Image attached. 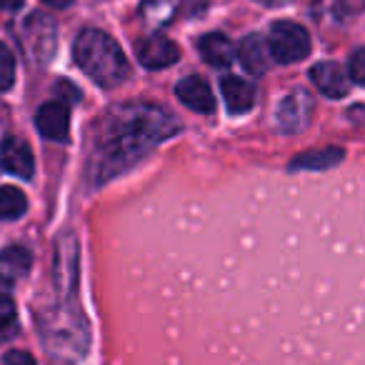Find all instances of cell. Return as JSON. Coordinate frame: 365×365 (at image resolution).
Listing matches in <instances>:
<instances>
[{
  "instance_id": "13",
  "label": "cell",
  "mask_w": 365,
  "mask_h": 365,
  "mask_svg": "<svg viewBox=\"0 0 365 365\" xmlns=\"http://www.w3.org/2000/svg\"><path fill=\"white\" fill-rule=\"evenodd\" d=\"M310 81L325 98H343L348 93V78L338 63H315L310 68Z\"/></svg>"
},
{
  "instance_id": "10",
  "label": "cell",
  "mask_w": 365,
  "mask_h": 365,
  "mask_svg": "<svg viewBox=\"0 0 365 365\" xmlns=\"http://www.w3.org/2000/svg\"><path fill=\"white\" fill-rule=\"evenodd\" d=\"M0 165H3V170L11 173V175L26 178L28 180V178H33L36 160H33V153L26 140H21V138H6L3 145H0Z\"/></svg>"
},
{
  "instance_id": "22",
  "label": "cell",
  "mask_w": 365,
  "mask_h": 365,
  "mask_svg": "<svg viewBox=\"0 0 365 365\" xmlns=\"http://www.w3.org/2000/svg\"><path fill=\"white\" fill-rule=\"evenodd\" d=\"M348 76H350V81H353V83H358V86H365V48H358V51L350 56Z\"/></svg>"
},
{
  "instance_id": "14",
  "label": "cell",
  "mask_w": 365,
  "mask_h": 365,
  "mask_svg": "<svg viewBox=\"0 0 365 365\" xmlns=\"http://www.w3.org/2000/svg\"><path fill=\"white\" fill-rule=\"evenodd\" d=\"M198 51L208 66L213 68H228L235 61V46L223 33H208L198 41Z\"/></svg>"
},
{
  "instance_id": "18",
  "label": "cell",
  "mask_w": 365,
  "mask_h": 365,
  "mask_svg": "<svg viewBox=\"0 0 365 365\" xmlns=\"http://www.w3.org/2000/svg\"><path fill=\"white\" fill-rule=\"evenodd\" d=\"M28 200L16 185H0V220H16L26 213Z\"/></svg>"
},
{
  "instance_id": "12",
  "label": "cell",
  "mask_w": 365,
  "mask_h": 365,
  "mask_svg": "<svg viewBox=\"0 0 365 365\" xmlns=\"http://www.w3.org/2000/svg\"><path fill=\"white\" fill-rule=\"evenodd\" d=\"M220 91H223V101L230 115H243L255 106V88L243 78L225 76L220 81Z\"/></svg>"
},
{
  "instance_id": "11",
  "label": "cell",
  "mask_w": 365,
  "mask_h": 365,
  "mask_svg": "<svg viewBox=\"0 0 365 365\" xmlns=\"http://www.w3.org/2000/svg\"><path fill=\"white\" fill-rule=\"evenodd\" d=\"M175 96L182 106H188L195 113H213L215 108L213 91H210V86L200 76H188L182 78V81H178Z\"/></svg>"
},
{
  "instance_id": "26",
  "label": "cell",
  "mask_w": 365,
  "mask_h": 365,
  "mask_svg": "<svg viewBox=\"0 0 365 365\" xmlns=\"http://www.w3.org/2000/svg\"><path fill=\"white\" fill-rule=\"evenodd\" d=\"M260 6H268V8H280V6H288L293 0H258Z\"/></svg>"
},
{
  "instance_id": "6",
  "label": "cell",
  "mask_w": 365,
  "mask_h": 365,
  "mask_svg": "<svg viewBox=\"0 0 365 365\" xmlns=\"http://www.w3.org/2000/svg\"><path fill=\"white\" fill-rule=\"evenodd\" d=\"M26 46L36 61H41V63L51 61L58 46L56 23H53L51 18L41 16V13H33L26 21Z\"/></svg>"
},
{
  "instance_id": "15",
  "label": "cell",
  "mask_w": 365,
  "mask_h": 365,
  "mask_svg": "<svg viewBox=\"0 0 365 365\" xmlns=\"http://www.w3.org/2000/svg\"><path fill=\"white\" fill-rule=\"evenodd\" d=\"M238 61L245 68V73L250 76H263L268 68V43L260 36H248L243 38L238 48Z\"/></svg>"
},
{
  "instance_id": "1",
  "label": "cell",
  "mask_w": 365,
  "mask_h": 365,
  "mask_svg": "<svg viewBox=\"0 0 365 365\" xmlns=\"http://www.w3.org/2000/svg\"><path fill=\"white\" fill-rule=\"evenodd\" d=\"M178 120L150 103L115 106L98 125L91 145L88 170L96 185L113 180L148 155L158 143L178 133Z\"/></svg>"
},
{
  "instance_id": "8",
  "label": "cell",
  "mask_w": 365,
  "mask_h": 365,
  "mask_svg": "<svg viewBox=\"0 0 365 365\" xmlns=\"http://www.w3.org/2000/svg\"><path fill=\"white\" fill-rule=\"evenodd\" d=\"M135 56L140 61V66L150 68V71H160V68H168L173 63H178L180 58V51L173 41L163 36H148L140 38L135 43Z\"/></svg>"
},
{
  "instance_id": "4",
  "label": "cell",
  "mask_w": 365,
  "mask_h": 365,
  "mask_svg": "<svg viewBox=\"0 0 365 365\" xmlns=\"http://www.w3.org/2000/svg\"><path fill=\"white\" fill-rule=\"evenodd\" d=\"M268 51L278 63H298L310 53V36L293 21H278L270 28Z\"/></svg>"
},
{
  "instance_id": "21",
  "label": "cell",
  "mask_w": 365,
  "mask_h": 365,
  "mask_svg": "<svg viewBox=\"0 0 365 365\" xmlns=\"http://www.w3.org/2000/svg\"><path fill=\"white\" fill-rule=\"evenodd\" d=\"M16 83V58L11 48L0 43V91H11Z\"/></svg>"
},
{
  "instance_id": "9",
  "label": "cell",
  "mask_w": 365,
  "mask_h": 365,
  "mask_svg": "<svg viewBox=\"0 0 365 365\" xmlns=\"http://www.w3.org/2000/svg\"><path fill=\"white\" fill-rule=\"evenodd\" d=\"M36 125L43 138L63 143V140H68V133H71V110H68V106L61 101L43 103V106L38 108Z\"/></svg>"
},
{
  "instance_id": "24",
  "label": "cell",
  "mask_w": 365,
  "mask_h": 365,
  "mask_svg": "<svg viewBox=\"0 0 365 365\" xmlns=\"http://www.w3.org/2000/svg\"><path fill=\"white\" fill-rule=\"evenodd\" d=\"M23 6V0H0V11H18Z\"/></svg>"
},
{
  "instance_id": "16",
  "label": "cell",
  "mask_w": 365,
  "mask_h": 365,
  "mask_svg": "<svg viewBox=\"0 0 365 365\" xmlns=\"http://www.w3.org/2000/svg\"><path fill=\"white\" fill-rule=\"evenodd\" d=\"M345 158V153L340 148H320V150H310V153H300L298 158H293L290 163V170H318V168H333L338 165Z\"/></svg>"
},
{
  "instance_id": "3",
  "label": "cell",
  "mask_w": 365,
  "mask_h": 365,
  "mask_svg": "<svg viewBox=\"0 0 365 365\" xmlns=\"http://www.w3.org/2000/svg\"><path fill=\"white\" fill-rule=\"evenodd\" d=\"M73 56L83 73L101 88H115L128 78V61L108 33L88 28L78 36Z\"/></svg>"
},
{
  "instance_id": "23",
  "label": "cell",
  "mask_w": 365,
  "mask_h": 365,
  "mask_svg": "<svg viewBox=\"0 0 365 365\" xmlns=\"http://www.w3.org/2000/svg\"><path fill=\"white\" fill-rule=\"evenodd\" d=\"M3 365H36L31 353H23V350H11V353L3 358Z\"/></svg>"
},
{
  "instance_id": "19",
  "label": "cell",
  "mask_w": 365,
  "mask_h": 365,
  "mask_svg": "<svg viewBox=\"0 0 365 365\" xmlns=\"http://www.w3.org/2000/svg\"><path fill=\"white\" fill-rule=\"evenodd\" d=\"M178 0H143V16L153 26H165L173 21Z\"/></svg>"
},
{
  "instance_id": "20",
  "label": "cell",
  "mask_w": 365,
  "mask_h": 365,
  "mask_svg": "<svg viewBox=\"0 0 365 365\" xmlns=\"http://www.w3.org/2000/svg\"><path fill=\"white\" fill-rule=\"evenodd\" d=\"M18 328V313L16 303L8 295H0V340L11 338Z\"/></svg>"
},
{
  "instance_id": "5",
  "label": "cell",
  "mask_w": 365,
  "mask_h": 365,
  "mask_svg": "<svg viewBox=\"0 0 365 365\" xmlns=\"http://www.w3.org/2000/svg\"><path fill=\"white\" fill-rule=\"evenodd\" d=\"M78 238L73 233H63L56 240V268H53V278H56L58 300H76L78 290Z\"/></svg>"
},
{
  "instance_id": "2",
  "label": "cell",
  "mask_w": 365,
  "mask_h": 365,
  "mask_svg": "<svg viewBox=\"0 0 365 365\" xmlns=\"http://www.w3.org/2000/svg\"><path fill=\"white\" fill-rule=\"evenodd\" d=\"M46 350L63 363H76L86 355L88 323L76 300H58L53 308H43L38 315Z\"/></svg>"
},
{
  "instance_id": "7",
  "label": "cell",
  "mask_w": 365,
  "mask_h": 365,
  "mask_svg": "<svg viewBox=\"0 0 365 365\" xmlns=\"http://www.w3.org/2000/svg\"><path fill=\"white\" fill-rule=\"evenodd\" d=\"M310 113H313V98L305 91H293L280 101L275 120H278L280 130L300 133L310 123Z\"/></svg>"
},
{
  "instance_id": "17",
  "label": "cell",
  "mask_w": 365,
  "mask_h": 365,
  "mask_svg": "<svg viewBox=\"0 0 365 365\" xmlns=\"http://www.w3.org/2000/svg\"><path fill=\"white\" fill-rule=\"evenodd\" d=\"M33 265V255L23 245H8L0 250V268L11 275H26Z\"/></svg>"
},
{
  "instance_id": "25",
  "label": "cell",
  "mask_w": 365,
  "mask_h": 365,
  "mask_svg": "<svg viewBox=\"0 0 365 365\" xmlns=\"http://www.w3.org/2000/svg\"><path fill=\"white\" fill-rule=\"evenodd\" d=\"M46 6H51V8H58V11H63V8H68L73 3V0H43Z\"/></svg>"
}]
</instances>
